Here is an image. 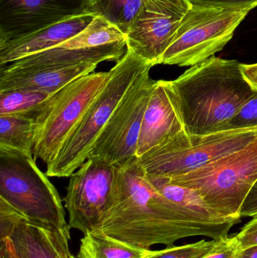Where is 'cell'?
I'll return each mask as SVG.
<instances>
[{
	"label": "cell",
	"instance_id": "cell-1",
	"mask_svg": "<svg viewBox=\"0 0 257 258\" xmlns=\"http://www.w3.org/2000/svg\"><path fill=\"white\" fill-rule=\"evenodd\" d=\"M239 221H210L167 200L149 181L135 156L118 166L111 203L98 233L150 250L158 244L173 246L176 241L191 236L219 240Z\"/></svg>",
	"mask_w": 257,
	"mask_h": 258
},
{
	"label": "cell",
	"instance_id": "cell-2",
	"mask_svg": "<svg viewBox=\"0 0 257 258\" xmlns=\"http://www.w3.org/2000/svg\"><path fill=\"white\" fill-rule=\"evenodd\" d=\"M188 135L226 131L229 121L256 93L235 60L210 57L168 81Z\"/></svg>",
	"mask_w": 257,
	"mask_h": 258
},
{
	"label": "cell",
	"instance_id": "cell-3",
	"mask_svg": "<svg viewBox=\"0 0 257 258\" xmlns=\"http://www.w3.org/2000/svg\"><path fill=\"white\" fill-rule=\"evenodd\" d=\"M152 65L127 49L110 71L108 80L66 140L55 159L46 165L48 177H69L86 160L97 138L134 82Z\"/></svg>",
	"mask_w": 257,
	"mask_h": 258
},
{
	"label": "cell",
	"instance_id": "cell-4",
	"mask_svg": "<svg viewBox=\"0 0 257 258\" xmlns=\"http://www.w3.org/2000/svg\"><path fill=\"white\" fill-rule=\"evenodd\" d=\"M167 179L196 191L222 216L241 218V206L257 180V137L240 150L191 172Z\"/></svg>",
	"mask_w": 257,
	"mask_h": 258
},
{
	"label": "cell",
	"instance_id": "cell-5",
	"mask_svg": "<svg viewBox=\"0 0 257 258\" xmlns=\"http://www.w3.org/2000/svg\"><path fill=\"white\" fill-rule=\"evenodd\" d=\"M33 156L0 148V198L32 221L70 230L61 199Z\"/></svg>",
	"mask_w": 257,
	"mask_h": 258
},
{
	"label": "cell",
	"instance_id": "cell-6",
	"mask_svg": "<svg viewBox=\"0 0 257 258\" xmlns=\"http://www.w3.org/2000/svg\"><path fill=\"white\" fill-rule=\"evenodd\" d=\"M256 137L257 127L206 135H188L184 130L138 159L146 174L172 178L240 150Z\"/></svg>",
	"mask_w": 257,
	"mask_h": 258
},
{
	"label": "cell",
	"instance_id": "cell-7",
	"mask_svg": "<svg viewBox=\"0 0 257 258\" xmlns=\"http://www.w3.org/2000/svg\"><path fill=\"white\" fill-rule=\"evenodd\" d=\"M254 8L193 5L161 64L193 67L214 57L233 37L237 27Z\"/></svg>",
	"mask_w": 257,
	"mask_h": 258
},
{
	"label": "cell",
	"instance_id": "cell-8",
	"mask_svg": "<svg viewBox=\"0 0 257 258\" xmlns=\"http://www.w3.org/2000/svg\"><path fill=\"white\" fill-rule=\"evenodd\" d=\"M108 72H93L54 93L34 121L33 158L52 162L108 80Z\"/></svg>",
	"mask_w": 257,
	"mask_h": 258
},
{
	"label": "cell",
	"instance_id": "cell-9",
	"mask_svg": "<svg viewBox=\"0 0 257 258\" xmlns=\"http://www.w3.org/2000/svg\"><path fill=\"white\" fill-rule=\"evenodd\" d=\"M126 39L114 26L96 17L89 27L72 39L46 51L20 59L0 69L6 71L69 67L81 63L118 62L125 55Z\"/></svg>",
	"mask_w": 257,
	"mask_h": 258
},
{
	"label": "cell",
	"instance_id": "cell-10",
	"mask_svg": "<svg viewBox=\"0 0 257 258\" xmlns=\"http://www.w3.org/2000/svg\"><path fill=\"white\" fill-rule=\"evenodd\" d=\"M154 83L149 71L134 82L97 138L88 159L118 167L137 156L142 122Z\"/></svg>",
	"mask_w": 257,
	"mask_h": 258
},
{
	"label": "cell",
	"instance_id": "cell-11",
	"mask_svg": "<svg viewBox=\"0 0 257 258\" xmlns=\"http://www.w3.org/2000/svg\"><path fill=\"white\" fill-rule=\"evenodd\" d=\"M117 173L118 167L88 159L69 176L63 199L69 229L83 234L100 230L111 203Z\"/></svg>",
	"mask_w": 257,
	"mask_h": 258
},
{
	"label": "cell",
	"instance_id": "cell-12",
	"mask_svg": "<svg viewBox=\"0 0 257 258\" xmlns=\"http://www.w3.org/2000/svg\"><path fill=\"white\" fill-rule=\"evenodd\" d=\"M192 6L190 0H141L125 36L127 49L152 67L161 64L163 55Z\"/></svg>",
	"mask_w": 257,
	"mask_h": 258
},
{
	"label": "cell",
	"instance_id": "cell-13",
	"mask_svg": "<svg viewBox=\"0 0 257 258\" xmlns=\"http://www.w3.org/2000/svg\"><path fill=\"white\" fill-rule=\"evenodd\" d=\"M89 0H0V45L87 14Z\"/></svg>",
	"mask_w": 257,
	"mask_h": 258
},
{
	"label": "cell",
	"instance_id": "cell-14",
	"mask_svg": "<svg viewBox=\"0 0 257 258\" xmlns=\"http://www.w3.org/2000/svg\"><path fill=\"white\" fill-rule=\"evenodd\" d=\"M184 131L168 81L154 83L142 122L137 157Z\"/></svg>",
	"mask_w": 257,
	"mask_h": 258
},
{
	"label": "cell",
	"instance_id": "cell-15",
	"mask_svg": "<svg viewBox=\"0 0 257 258\" xmlns=\"http://www.w3.org/2000/svg\"><path fill=\"white\" fill-rule=\"evenodd\" d=\"M7 237L21 258H77L69 250V230L32 221L21 213L4 239Z\"/></svg>",
	"mask_w": 257,
	"mask_h": 258
},
{
	"label": "cell",
	"instance_id": "cell-16",
	"mask_svg": "<svg viewBox=\"0 0 257 258\" xmlns=\"http://www.w3.org/2000/svg\"><path fill=\"white\" fill-rule=\"evenodd\" d=\"M96 17L89 14L57 23L34 34L0 45V67L54 48L85 30Z\"/></svg>",
	"mask_w": 257,
	"mask_h": 258
},
{
	"label": "cell",
	"instance_id": "cell-17",
	"mask_svg": "<svg viewBox=\"0 0 257 258\" xmlns=\"http://www.w3.org/2000/svg\"><path fill=\"white\" fill-rule=\"evenodd\" d=\"M98 64L6 71L0 69V91L22 89L53 94L83 76L95 72Z\"/></svg>",
	"mask_w": 257,
	"mask_h": 258
},
{
	"label": "cell",
	"instance_id": "cell-18",
	"mask_svg": "<svg viewBox=\"0 0 257 258\" xmlns=\"http://www.w3.org/2000/svg\"><path fill=\"white\" fill-rule=\"evenodd\" d=\"M146 174L151 183L167 200L182 206L187 210L194 212L205 219L221 222L234 218H239L222 216L211 209L202 197L193 189L175 184L169 181L166 177Z\"/></svg>",
	"mask_w": 257,
	"mask_h": 258
},
{
	"label": "cell",
	"instance_id": "cell-19",
	"mask_svg": "<svg viewBox=\"0 0 257 258\" xmlns=\"http://www.w3.org/2000/svg\"><path fill=\"white\" fill-rule=\"evenodd\" d=\"M152 250L130 246L98 232H89L81 239L77 258H146Z\"/></svg>",
	"mask_w": 257,
	"mask_h": 258
},
{
	"label": "cell",
	"instance_id": "cell-20",
	"mask_svg": "<svg viewBox=\"0 0 257 258\" xmlns=\"http://www.w3.org/2000/svg\"><path fill=\"white\" fill-rule=\"evenodd\" d=\"M53 95L22 89L0 91V116H24L35 121Z\"/></svg>",
	"mask_w": 257,
	"mask_h": 258
},
{
	"label": "cell",
	"instance_id": "cell-21",
	"mask_svg": "<svg viewBox=\"0 0 257 258\" xmlns=\"http://www.w3.org/2000/svg\"><path fill=\"white\" fill-rule=\"evenodd\" d=\"M34 120L21 116H0V148L33 156Z\"/></svg>",
	"mask_w": 257,
	"mask_h": 258
},
{
	"label": "cell",
	"instance_id": "cell-22",
	"mask_svg": "<svg viewBox=\"0 0 257 258\" xmlns=\"http://www.w3.org/2000/svg\"><path fill=\"white\" fill-rule=\"evenodd\" d=\"M140 3L141 0H89L87 14L104 18L126 36Z\"/></svg>",
	"mask_w": 257,
	"mask_h": 258
},
{
	"label": "cell",
	"instance_id": "cell-23",
	"mask_svg": "<svg viewBox=\"0 0 257 258\" xmlns=\"http://www.w3.org/2000/svg\"><path fill=\"white\" fill-rule=\"evenodd\" d=\"M217 240H202L181 246H170L165 249L152 251L146 258H202L215 245Z\"/></svg>",
	"mask_w": 257,
	"mask_h": 258
},
{
	"label": "cell",
	"instance_id": "cell-24",
	"mask_svg": "<svg viewBox=\"0 0 257 258\" xmlns=\"http://www.w3.org/2000/svg\"><path fill=\"white\" fill-rule=\"evenodd\" d=\"M257 127V91L229 121L226 130Z\"/></svg>",
	"mask_w": 257,
	"mask_h": 258
},
{
	"label": "cell",
	"instance_id": "cell-25",
	"mask_svg": "<svg viewBox=\"0 0 257 258\" xmlns=\"http://www.w3.org/2000/svg\"><path fill=\"white\" fill-rule=\"evenodd\" d=\"M239 252L235 238L226 236L217 240L214 248L202 258H238Z\"/></svg>",
	"mask_w": 257,
	"mask_h": 258
},
{
	"label": "cell",
	"instance_id": "cell-26",
	"mask_svg": "<svg viewBox=\"0 0 257 258\" xmlns=\"http://www.w3.org/2000/svg\"><path fill=\"white\" fill-rule=\"evenodd\" d=\"M234 238L240 251L257 246V217L247 223Z\"/></svg>",
	"mask_w": 257,
	"mask_h": 258
},
{
	"label": "cell",
	"instance_id": "cell-27",
	"mask_svg": "<svg viewBox=\"0 0 257 258\" xmlns=\"http://www.w3.org/2000/svg\"><path fill=\"white\" fill-rule=\"evenodd\" d=\"M192 5L214 7H256L257 0H190Z\"/></svg>",
	"mask_w": 257,
	"mask_h": 258
},
{
	"label": "cell",
	"instance_id": "cell-28",
	"mask_svg": "<svg viewBox=\"0 0 257 258\" xmlns=\"http://www.w3.org/2000/svg\"><path fill=\"white\" fill-rule=\"evenodd\" d=\"M240 217H257V180L252 186L248 194L246 197L241 210Z\"/></svg>",
	"mask_w": 257,
	"mask_h": 258
},
{
	"label": "cell",
	"instance_id": "cell-29",
	"mask_svg": "<svg viewBox=\"0 0 257 258\" xmlns=\"http://www.w3.org/2000/svg\"><path fill=\"white\" fill-rule=\"evenodd\" d=\"M241 68L244 78L257 91V63L252 64L241 63Z\"/></svg>",
	"mask_w": 257,
	"mask_h": 258
},
{
	"label": "cell",
	"instance_id": "cell-30",
	"mask_svg": "<svg viewBox=\"0 0 257 258\" xmlns=\"http://www.w3.org/2000/svg\"><path fill=\"white\" fill-rule=\"evenodd\" d=\"M238 258H257V246L241 250L238 254Z\"/></svg>",
	"mask_w": 257,
	"mask_h": 258
},
{
	"label": "cell",
	"instance_id": "cell-31",
	"mask_svg": "<svg viewBox=\"0 0 257 258\" xmlns=\"http://www.w3.org/2000/svg\"><path fill=\"white\" fill-rule=\"evenodd\" d=\"M2 240H4L7 244L12 258H21V256L18 254V251H17L16 248H15V245H14L13 242L11 240L10 238L7 237L6 239H2Z\"/></svg>",
	"mask_w": 257,
	"mask_h": 258
}]
</instances>
